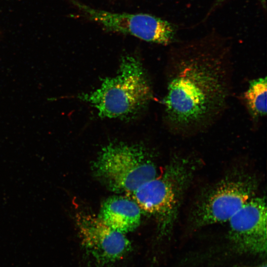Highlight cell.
Masks as SVG:
<instances>
[{
	"label": "cell",
	"mask_w": 267,
	"mask_h": 267,
	"mask_svg": "<svg viewBox=\"0 0 267 267\" xmlns=\"http://www.w3.org/2000/svg\"><path fill=\"white\" fill-rule=\"evenodd\" d=\"M259 187L255 174L243 169L229 171L203 191L191 210L190 222L200 228L227 222L250 200Z\"/></svg>",
	"instance_id": "4"
},
{
	"label": "cell",
	"mask_w": 267,
	"mask_h": 267,
	"mask_svg": "<svg viewBox=\"0 0 267 267\" xmlns=\"http://www.w3.org/2000/svg\"><path fill=\"white\" fill-rule=\"evenodd\" d=\"M234 267H267V264L265 262L256 266H235Z\"/></svg>",
	"instance_id": "11"
},
{
	"label": "cell",
	"mask_w": 267,
	"mask_h": 267,
	"mask_svg": "<svg viewBox=\"0 0 267 267\" xmlns=\"http://www.w3.org/2000/svg\"><path fill=\"white\" fill-rule=\"evenodd\" d=\"M89 19L108 31L134 36L163 45L178 42L176 25L146 13H114L92 8L76 0H68Z\"/></svg>",
	"instance_id": "7"
},
{
	"label": "cell",
	"mask_w": 267,
	"mask_h": 267,
	"mask_svg": "<svg viewBox=\"0 0 267 267\" xmlns=\"http://www.w3.org/2000/svg\"><path fill=\"white\" fill-rule=\"evenodd\" d=\"M76 222L87 267H115L131 254L132 244L125 234L109 227L99 217L78 214Z\"/></svg>",
	"instance_id": "6"
},
{
	"label": "cell",
	"mask_w": 267,
	"mask_h": 267,
	"mask_svg": "<svg viewBox=\"0 0 267 267\" xmlns=\"http://www.w3.org/2000/svg\"><path fill=\"white\" fill-rule=\"evenodd\" d=\"M93 170L110 189L129 195L158 175L156 164L143 147L123 142L104 147L93 163Z\"/></svg>",
	"instance_id": "5"
},
{
	"label": "cell",
	"mask_w": 267,
	"mask_h": 267,
	"mask_svg": "<svg viewBox=\"0 0 267 267\" xmlns=\"http://www.w3.org/2000/svg\"><path fill=\"white\" fill-rule=\"evenodd\" d=\"M98 217L112 229L125 234L139 225L141 210L133 199L115 196L103 203Z\"/></svg>",
	"instance_id": "9"
},
{
	"label": "cell",
	"mask_w": 267,
	"mask_h": 267,
	"mask_svg": "<svg viewBox=\"0 0 267 267\" xmlns=\"http://www.w3.org/2000/svg\"><path fill=\"white\" fill-rule=\"evenodd\" d=\"M163 100L169 130L180 136L207 131L223 115L233 84L231 41L216 30L173 44Z\"/></svg>",
	"instance_id": "1"
},
{
	"label": "cell",
	"mask_w": 267,
	"mask_h": 267,
	"mask_svg": "<svg viewBox=\"0 0 267 267\" xmlns=\"http://www.w3.org/2000/svg\"><path fill=\"white\" fill-rule=\"evenodd\" d=\"M267 215L265 198L256 196L228 220L227 237L234 252L266 256Z\"/></svg>",
	"instance_id": "8"
},
{
	"label": "cell",
	"mask_w": 267,
	"mask_h": 267,
	"mask_svg": "<svg viewBox=\"0 0 267 267\" xmlns=\"http://www.w3.org/2000/svg\"><path fill=\"white\" fill-rule=\"evenodd\" d=\"M1 32H2V31H1V30L0 29V37L1 35V33H2Z\"/></svg>",
	"instance_id": "13"
},
{
	"label": "cell",
	"mask_w": 267,
	"mask_h": 267,
	"mask_svg": "<svg viewBox=\"0 0 267 267\" xmlns=\"http://www.w3.org/2000/svg\"><path fill=\"white\" fill-rule=\"evenodd\" d=\"M267 77L251 80L244 91L243 99L252 119L258 121L267 115Z\"/></svg>",
	"instance_id": "10"
},
{
	"label": "cell",
	"mask_w": 267,
	"mask_h": 267,
	"mask_svg": "<svg viewBox=\"0 0 267 267\" xmlns=\"http://www.w3.org/2000/svg\"><path fill=\"white\" fill-rule=\"evenodd\" d=\"M150 83L139 60L123 56L117 74L104 79L95 90L79 98L95 108L101 118L128 119L138 114L152 99Z\"/></svg>",
	"instance_id": "3"
},
{
	"label": "cell",
	"mask_w": 267,
	"mask_h": 267,
	"mask_svg": "<svg viewBox=\"0 0 267 267\" xmlns=\"http://www.w3.org/2000/svg\"><path fill=\"white\" fill-rule=\"evenodd\" d=\"M221 0H218V1L219 2ZM261 3H262V5L263 6L264 8H266V0H259Z\"/></svg>",
	"instance_id": "12"
},
{
	"label": "cell",
	"mask_w": 267,
	"mask_h": 267,
	"mask_svg": "<svg viewBox=\"0 0 267 267\" xmlns=\"http://www.w3.org/2000/svg\"><path fill=\"white\" fill-rule=\"evenodd\" d=\"M199 164L190 156L176 155L162 175L145 181L130 194L141 210L156 218L161 235L172 231Z\"/></svg>",
	"instance_id": "2"
}]
</instances>
